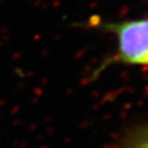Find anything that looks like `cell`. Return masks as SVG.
I'll return each mask as SVG.
<instances>
[{
	"label": "cell",
	"mask_w": 148,
	"mask_h": 148,
	"mask_svg": "<svg viewBox=\"0 0 148 148\" xmlns=\"http://www.w3.org/2000/svg\"><path fill=\"white\" fill-rule=\"evenodd\" d=\"M104 27L117 40L112 63L148 66V19L108 23Z\"/></svg>",
	"instance_id": "1"
},
{
	"label": "cell",
	"mask_w": 148,
	"mask_h": 148,
	"mask_svg": "<svg viewBox=\"0 0 148 148\" xmlns=\"http://www.w3.org/2000/svg\"><path fill=\"white\" fill-rule=\"evenodd\" d=\"M124 148H148V131L133 137Z\"/></svg>",
	"instance_id": "2"
}]
</instances>
